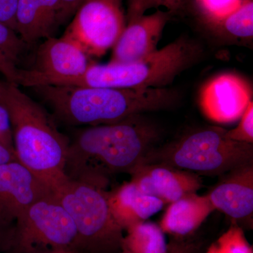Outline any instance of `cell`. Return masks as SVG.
<instances>
[{"instance_id":"4316f807","label":"cell","mask_w":253,"mask_h":253,"mask_svg":"<svg viewBox=\"0 0 253 253\" xmlns=\"http://www.w3.org/2000/svg\"><path fill=\"white\" fill-rule=\"evenodd\" d=\"M166 253H203L201 246L194 241L186 239L172 237L168 243Z\"/></svg>"},{"instance_id":"8992f818","label":"cell","mask_w":253,"mask_h":253,"mask_svg":"<svg viewBox=\"0 0 253 253\" xmlns=\"http://www.w3.org/2000/svg\"><path fill=\"white\" fill-rule=\"evenodd\" d=\"M52 192L74 222V249L81 253H121L124 230L111 213L106 189L67 179Z\"/></svg>"},{"instance_id":"4dcf8cb0","label":"cell","mask_w":253,"mask_h":253,"mask_svg":"<svg viewBox=\"0 0 253 253\" xmlns=\"http://www.w3.org/2000/svg\"><path fill=\"white\" fill-rule=\"evenodd\" d=\"M44 253H81L77 250L73 249H59L51 250Z\"/></svg>"},{"instance_id":"5bb4252c","label":"cell","mask_w":253,"mask_h":253,"mask_svg":"<svg viewBox=\"0 0 253 253\" xmlns=\"http://www.w3.org/2000/svg\"><path fill=\"white\" fill-rule=\"evenodd\" d=\"M172 13L158 9L126 21V26L113 47L110 63H129L139 61L158 50L163 30Z\"/></svg>"},{"instance_id":"6da1fadb","label":"cell","mask_w":253,"mask_h":253,"mask_svg":"<svg viewBox=\"0 0 253 253\" xmlns=\"http://www.w3.org/2000/svg\"><path fill=\"white\" fill-rule=\"evenodd\" d=\"M161 130L142 115L116 123L84 126L70 139L68 179L106 189L111 177L129 173L156 147Z\"/></svg>"},{"instance_id":"52a82bcc","label":"cell","mask_w":253,"mask_h":253,"mask_svg":"<svg viewBox=\"0 0 253 253\" xmlns=\"http://www.w3.org/2000/svg\"><path fill=\"white\" fill-rule=\"evenodd\" d=\"M76 240L72 218L51 192L32 205L16 221L11 253L74 249Z\"/></svg>"},{"instance_id":"f546056e","label":"cell","mask_w":253,"mask_h":253,"mask_svg":"<svg viewBox=\"0 0 253 253\" xmlns=\"http://www.w3.org/2000/svg\"><path fill=\"white\" fill-rule=\"evenodd\" d=\"M11 249V240L9 234L0 227V253H9Z\"/></svg>"},{"instance_id":"ffe728a7","label":"cell","mask_w":253,"mask_h":253,"mask_svg":"<svg viewBox=\"0 0 253 253\" xmlns=\"http://www.w3.org/2000/svg\"><path fill=\"white\" fill-rule=\"evenodd\" d=\"M26 45L14 30L0 23V73L8 83L16 84L18 62Z\"/></svg>"},{"instance_id":"44dd1931","label":"cell","mask_w":253,"mask_h":253,"mask_svg":"<svg viewBox=\"0 0 253 253\" xmlns=\"http://www.w3.org/2000/svg\"><path fill=\"white\" fill-rule=\"evenodd\" d=\"M206 253H253V249L245 236L244 229L233 224Z\"/></svg>"},{"instance_id":"484cf974","label":"cell","mask_w":253,"mask_h":253,"mask_svg":"<svg viewBox=\"0 0 253 253\" xmlns=\"http://www.w3.org/2000/svg\"><path fill=\"white\" fill-rule=\"evenodd\" d=\"M19 0H0V23L16 31V15Z\"/></svg>"},{"instance_id":"cb8c5ba5","label":"cell","mask_w":253,"mask_h":253,"mask_svg":"<svg viewBox=\"0 0 253 253\" xmlns=\"http://www.w3.org/2000/svg\"><path fill=\"white\" fill-rule=\"evenodd\" d=\"M239 125L234 129L226 130V134L229 139L245 143L253 144V102L246 108L244 114L240 118Z\"/></svg>"},{"instance_id":"d6986e66","label":"cell","mask_w":253,"mask_h":253,"mask_svg":"<svg viewBox=\"0 0 253 253\" xmlns=\"http://www.w3.org/2000/svg\"><path fill=\"white\" fill-rule=\"evenodd\" d=\"M121 253H166L168 243L159 224L144 221L126 229Z\"/></svg>"},{"instance_id":"8fae6325","label":"cell","mask_w":253,"mask_h":253,"mask_svg":"<svg viewBox=\"0 0 253 253\" xmlns=\"http://www.w3.org/2000/svg\"><path fill=\"white\" fill-rule=\"evenodd\" d=\"M252 97V88L246 80L224 73L210 80L201 88L200 108L211 121L230 123L239 121Z\"/></svg>"},{"instance_id":"7a4b0ae2","label":"cell","mask_w":253,"mask_h":253,"mask_svg":"<svg viewBox=\"0 0 253 253\" xmlns=\"http://www.w3.org/2000/svg\"><path fill=\"white\" fill-rule=\"evenodd\" d=\"M49 106L56 120L68 126L113 124L144 113L171 109L179 101L169 87L134 89L40 85L31 87Z\"/></svg>"},{"instance_id":"3957f363","label":"cell","mask_w":253,"mask_h":253,"mask_svg":"<svg viewBox=\"0 0 253 253\" xmlns=\"http://www.w3.org/2000/svg\"><path fill=\"white\" fill-rule=\"evenodd\" d=\"M0 104L9 112L18 162L54 189L65 174L70 139L53 116L12 83H0Z\"/></svg>"},{"instance_id":"2e32d148","label":"cell","mask_w":253,"mask_h":253,"mask_svg":"<svg viewBox=\"0 0 253 253\" xmlns=\"http://www.w3.org/2000/svg\"><path fill=\"white\" fill-rule=\"evenodd\" d=\"M214 211L208 195L192 193L169 204L159 226L165 234L186 239L194 234Z\"/></svg>"},{"instance_id":"ba28073f","label":"cell","mask_w":253,"mask_h":253,"mask_svg":"<svg viewBox=\"0 0 253 253\" xmlns=\"http://www.w3.org/2000/svg\"><path fill=\"white\" fill-rule=\"evenodd\" d=\"M126 23L123 0H86L73 15L63 36L89 57H100L114 46Z\"/></svg>"},{"instance_id":"d4e9b609","label":"cell","mask_w":253,"mask_h":253,"mask_svg":"<svg viewBox=\"0 0 253 253\" xmlns=\"http://www.w3.org/2000/svg\"><path fill=\"white\" fill-rule=\"evenodd\" d=\"M0 143L14 152L11 120L9 112L1 104H0Z\"/></svg>"},{"instance_id":"7402d4cb","label":"cell","mask_w":253,"mask_h":253,"mask_svg":"<svg viewBox=\"0 0 253 253\" xmlns=\"http://www.w3.org/2000/svg\"><path fill=\"white\" fill-rule=\"evenodd\" d=\"M189 0H127L126 21L143 16L148 10L165 7L173 15L188 6Z\"/></svg>"},{"instance_id":"4fadbf2b","label":"cell","mask_w":253,"mask_h":253,"mask_svg":"<svg viewBox=\"0 0 253 253\" xmlns=\"http://www.w3.org/2000/svg\"><path fill=\"white\" fill-rule=\"evenodd\" d=\"M129 174L131 181L141 191L159 199L165 205L197 193L204 186L201 176L166 165L144 163Z\"/></svg>"},{"instance_id":"30bf717a","label":"cell","mask_w":253,"mask_h":253,"mask_svg":"<svg viewBox=\"0 0 253 253\" xmlns=\"http://www.w3.org/2000/svg\"><path fill=\"white\" fill-rule=\"evenodd\" d=\"M52 189L18 161L0 166V226L14 227L32 205Z\"/></svg>"},{"instance_id":"e0dca14e","label":"cell","mask_w":253,"mask_h":253,"mask_svg":"<svg viewBox=\"0 0 253 253\" xmlns=\"http://www.w3.org/2000/svg\"><path fill=\"white\" fill-rule=\"evenodd\" d=\"M59 0H19L16 31L27 44L52 37L59 25Z\"/></svg>"},{"instance_id":"83f0119b","label":"cell","mask_w":253,"mask_h":253,"mask_svg":"<svg viewBox=\"0 0 253 253\" xmlns=\"http://www.w3.org/2000/svg\"><path fill=\"white\" fill-rule=\"evenodd\" d=\"M86 0H59V25L66 22L72 17L78 8Z\"/></svg>"},{"instance_id":"603a6c76","label":"cell","mask_w":253,"mask_h":253,"mask_svg":"<svg viewBox=\"0 0 253 253\" xmlns=\"http://www.w3.org/2000/svg\"><path fill=\"white\" fill-rule=\"evenodd\" d=\"M241 0H194L191 9L194 14L219 17L232 12Z\"/></svg>"},{"instance_id":"ac0fdd59","label":"cell","mask_w":253,"mask_h":253,"mask_svg":"<svg viewBox=\"0 0 253 253\" xmlns=\"http://www.w3.org/2000/svg\"><path fill=\"white\" fill-rule=\"evenodd\" d=\"M199 26L223 44H250L253 38V0H241L232 12L219 16L194 14Z\"/></svg>"},{"instance_id":"9c48e42d","label":"cell","mask_w":253,"mask_h":253,"mask_svg":"<svg viewBox=\"0 0 253 253\" xmlns=\"http://www.w3.org/2000/svg\"><path fill=\"white\" fill-rule=\"evenodd\" d=\"M91 63L90 57L71 40L51 37L37 49L33 67L19 70L16 84L31 88L42 80L75 77L83 74Z\"/></svg>"},{"instance_id":"277c9868","label":"cell","mask_w":253,"mask_h":253,"mask_svg":"<svg viewBox=\"0 0 253 253\" xmlns=\"http://www.w3.org/2000/svg\"><path fill=\"white\" fill-rule=\"evenodd\" d=\"M204 49L181 36L144 59L129 63H91L83 74L68 78L70 86L146 89L169 87L175 78L199 62Z\"/></svg>"},{"instance_id":"7c38bea8","label":"cell","mask_w":253,"mask_h":253,"mask_svg":"<svg viewBox=\"0 0 253 253\" xmlns=\"http://www.w3.org/2000/svg\"><path fill=\"white\" fill-rule=\"evenodd\" d=\"M214 210L225 214L234 225L253 229V163L220 176L207 194Z\"/></svg>"},{"instance_id":"5b68a950","label":"cell","mask_w":253,"mask_h":253,"mask_svg":"<svg viewBox=\"0 0 253 253\" xmlns=\"http://www.w3.org/2000/svg\"><path fill=\"white\" fill-rule=\"evenodd\" d=\"M144 163L166 165L199 176H220L253 163V146L229 139L225 129L207 126L156 146L146 155Z\"/></svg>"},{"instance_id":"9a60e30c","label":"cell","mask_w":253,"mask_h":253,"mask_svg":"<svg viewBox=\"0 0 253 253\" xmlns=\"http://www.w3.org/2000/svg\"><path fill=\"white\" fill-rule=\"evenodd\" d=\"M108 200L113 217L123 230L146 221L165 206L159 199L144 194L131 181L108 191Z\"/></svg>"},{"instance_id":"f1b7e54d","label":"cell","mask_w":253,"mask_h":253,"mask_svg":"<svg viewBox=\"0 0 253 253\" xmlns=\"http://www.w3.org/2000/svg\"><path fill=\"white\" fill-rule=\"evenodd\" d=\"M17 161L14 152L10 151L0 143V166Z\"/></svg>"}]
</instances>
